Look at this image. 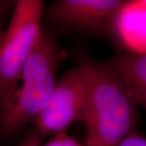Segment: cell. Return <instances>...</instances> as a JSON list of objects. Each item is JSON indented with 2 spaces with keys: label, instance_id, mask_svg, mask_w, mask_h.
<instances>
[{
  "label": "cell",
  "instance_id": "cell-5",
  "mask_svg": "<svg viewBox=\"0 0 146 146\" xmlns=\"http://www.w3.org/2000/svg\"><path fill=\"white\" fill-rule=\"evenodd\" d=\"M122 0H57L48 9L50 19L62 26L92 33L111 29Z\"/></svg>",
  "mask_w": 146,
  "mask_h": 146
},
{
  "label": "cell",
  "instance_id": "cell-2",
  "mask_svg": "<svg viewBox=\"0 0 146 146\" xmlns=\"http://www.w3.org/2000/svg\"><path fill=\"white\" fill-rule=\"evenodd\" d=\"M62 57V51L54 38L42 29L22 70L21 86L7 102L0 106L2 140L18 134L46 105L57 82L56 72Z\"/></svg>",
  "mask_w": 146,
  "mask_h": 146
},
{
  "label": "cell",
  "instance_id": "cell-4",
  "mask_svg": "<svg viewBox=\"0 0 146 146\" xmlns=\"http://www.w3.org/2000/svg\"><path fill=\"white\" fill-rule=\"evenodd\" d=\"M88 94L87 75L80 63L57 80L46 105L31 122L33 128L46 137L67 132L73 122L83 123Z\"/></svg>",
  "mask_w": 146,
  "mask_h": 146
},
{
  "label": "cell",
  "instance_id": "cell-8",
  "mask_svg": "<svg viewBox=\"0 0 146 146\" xmlns=\"http://www.w3.org/2000/svg\"><path fill=\"white\" fill-rule=\"evenodd\" d=\"M42 146H84L76 138L68 135L67 132H62L53 136Z\"/></svg>",
  "mask_w": 146,
  "mask_h": 146
},
{
  "label": "cell",
  "instance_id": "cell-11",
  "mask_svg": "<svg viewBox=\"0 0 146 146\" xmlns=\"http://www.w3.org/2000/svg\"><path fill=\"white\" fill-rule=\"evenodd\" d=\"M16 5V1L12 0H0V25L9 15L12 13Z\"/></svg>",
  "mask_w": 146,
  "mask_h": 146
},
{
  "label": "cell",
  "instance_id": "cell-12",
  "mask_svg": "<svg viewBox=\"0 0 146 146\" xmlns=\"http://www.w3.org/2000/svg\"><path fill=\"white\" fill-rule=\"evenodd\" d=\"M3 35H4V31L2 29V25H0V50L3 44Z\"/></svg>",
  "mask_w": 146,
  "mask_h": 146
},
{
  "label": "cell",
  "instance_id": "cell-10",
  "mask_svg": "<svg viewBox=\"0 0 146 146\" xmlns=\"http://www.w3.org/2000/svg\"><path fill=\"white\" fill-rule=\"evenodd\" d=\"M116 146H146V137L134 131Z\"/></svg>",
  "mask_w": 146,
  "mask_h": 146
},
{
  "label": "cell",
  "instance_id": "cell-6",
  "mask_svg": "<svg viewBox=\"0 0 146 146\" xmlns=\"http://www.w3.org/2000/svg\"><path fill=\"white\" fill-rule=\"evenodd\" d=\"M111 29L119 34L129 46L132 54L146 53V7L141 1H125L113 21Z\"/></svg>",
  "mask_w": 146,
  "mask_h": 146
},
{
  "label": "cell",
  "instance_id": "cell-3",
  "mask_svg": "<svg viewBox=\"0 0 146 146\" xmlns=\"http://www.w3.org/2000/svg\"><path fill=\"white\" fill-rule=\"evenodd\" d=\"M43 12L42 1H16L0 50V106L17 89L23 68L42 34Z\"/></svg>",
  "mask_w": 146,
  "mask_h": 146
},
{
  "label": "cell",
  "instance_id": "cell-1",
  "mask_svg": "<svg viewBox=\"0 0 146 146\" xmlns=\"http://www.w3.org/2000/svg\"><path fill=\"white\" fill-rule=\"evenodd\" d=\"M80 63L89 84L84 146H116L136 130L139 105L108 61L86 58Z\"/></svg>",
  "mask_w": 146,
  "mask_h": 146
},
{
  "label": "cell",
  "instance_id": "cell-9",
  "mask_svg": "<svg viewBox=\"0 0 146 146\" xmlns=\"http://www.w3.org/2000/svg\"><path fill=\"white\" fill-rule=\"evenodd\" d=\"M43 139L44 136L33 127L17 146H42Z\"/></svg>",
  "mask_w": 146,
  "mask_h": 146
},
{
  "label": "cell",
  "instance_id": "cell-13",
  "mask_svg": "<svg viewBox=\"0 0 146 146\" xmlns=\"http://www.w3.org/2000/svg\"><path fill=\"white\" fill-rule=\"evenodd\" d=\"M141 3H142L146 7V0H141Z\"/></svg>",
  "mask_w": 146,
  "mask_h": 146
},
{
  "label": "cell",
  "instance_id": "cell-7",
  "mask_svg": "<svg viewBox=\"0 0 146 146\" xmlns=\"http://www.w3.org/2000/svg\"><path fill=\"white\" fill-rule=\"evenodd\" d=\"M108 62L122 76L139 106L146 111V53L122 54Z\"/></svg>",
  "mask_w": 146,
  "mask_h": 146
}]
</instances>
